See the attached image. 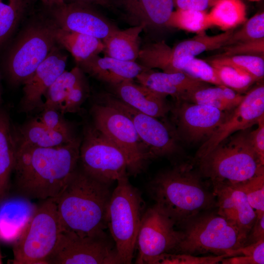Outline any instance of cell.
<instances>
[{
  "label": "cell",
  "instance_id": "27",
  "mask_svg": "<svg viewBox=\"0 0 264 264\" xmlns=\"http://www.w3.org/2000/svg\"><path fill=\"white\" fill-rule=\"evenodd\" d=\"M56 41L57 45L72 55L77 64L99 55L103 52L104 47L101 39L58 27Z\"/></svg>",
  "mask_w": 264,
  "mask_h": 264
},
{
  "label": "cell",
  "instance_id": "21",
  "mask_svg": "<svg viewBox=\"0 0 264 264\" xmlns=\"http://www.w3.org/2000/svg\"><path fill=\"white\" fill-rule=\"evenodd\" d=\"M84 73L112 86L133 80L147 69L137 62H128L99 55L77 64Z\"/></svg>",
  "mask_w": 264,
  "mask_h": 264
},
{
  "label": "cell",
  "instance_id": "8",
  "mask_svg": "<svg viewBox=\"0 0 264 264\" xmlns=\"http://www.w3.org/2000/svg\"><path fill=\"white\" fill-rule=\"evenodd\" d=\"M61 232L56 204L52 198L44 200L22 235L13 243L15 264H45Z\"/></svg>",
  "mask_w": 264,
  "mask_h": 264
},
{
  "label": "cell",
  "instance_id": "40",
  "mask_svg": "<svg viewBox=\"0 0 264 264\" xmlns=\"http://www.w3.org/2000/svg\"><path fill=\"white\" fill-rule=\"evenodd\" d=\"M183 72L206 83L222 85L215 68L210 63L195 57L188 59Z\"/></svg>",
  "mask_w": 264,
  "mask_h": 264
},
{
  "label": "cell",
  "instance_id": "9",
  "mask_svg": "<svg viewBox=\"0 0 264 264\" xmlns=\"http://www.w3.org/2000/svg\"><path fill=\"white\" fill-rule=\"evenodd\" d=\"M93 125L116 145L128 161V172L136 176L152 159L130 119L119 110L100 103L91 108Z\"/></svg>",
  "mask_w": 264,
  "mask_h": 264
},
{
  "label": "cell",
  "instance_id": "10",
  "mask_svg": "<svg viewBox=\"0 0 264 264\" xmlns=\"http://www.w3.org/2000/svg\"><path fill=\"white\" fill-rule=\"evenodd\" d=\"M79 161L86 173L105 183L111 184L128 175L125 154L93 125L84 128Z\"/></svg>",
  "mask_w": 264,
  "mask_h": 264
},
{
  "label": "cell",
  "instance_id": "17",
  "mask_svg": "<svg viewBox=\"0 0 264 264\" xmlns=\"http://www.w3.org/2000/svg\"><path fill=\"white\" fill-rule=\"evenodd\" d=\"M67 56L56 44L45 59L23 83L22 97L20 104L22 112L42 110L48 89L65 71Z\"/></svg>",
  "mask_w": 264,
  "mask_h": 264
},
{
  "label": "cell",
  "instance_id": "39",
  "mask_svg": "<svg viewBox=\"0 0 264 264\" xmlns=\"http://www.w3.org/2000/svg\"><path fill=\"white\" fill-rule=\"evenodd\" d=\"M228 256L226 254L198 257L184 253H165L155 258L151 264H215Z\"/></svg>",
  "mask_w": 264,
  "mask_h": 264
},
{
  "label": "cell",
  "instance_id": "16",
  "mask_svg": "<svg viewBox=\"0 0 264 264\" xmlns=\"http://www.w3.org/2000/svg\"><path fill=\"white\" fill-rule=\"evenodd\" d=\"M53 7V21L60 28L102 40L118 28L90 4L65 1Z\"/></svg>",
  "mask_w": 264,
  "mask_h": 264
},
{
  "label": "cell",
  "instance_id": "5",
  "mask_svg": "<svg viewBox=\"0 0 264 264\" xmlns=\"http://www.w3.org/2000/svg\"><path fill=\"white\" fill-rule=\"evenodd\" d=\"M176 253L226 254L246 244L248 234L218 213L205 211L183 225Z\"/></svg>",
  "mask_w": 264,
  "mask_h": 264
},
{
  "label": "cell",
  "instance_id": "23",
  "mask_svg": "<svg viewBox=\"0 0 264 264\" xmlns=\"http://www.w3.org/2000/svg\"><path fill=\"white\" fill-rule=\"evenodd\" d=\"M134 25L165 26L174 11L173 0H114Z\"/></svg>",
  "mask_w": 264,
  "mask_h": 264
},
{
  "label": "cell",
  "instance_id": "44",
  "mask_svg": "<svg viewBox=\"0 0 264 264\" xmlns=\"http://www.w3.org/2000/svg\"><path fill=\"white\" fill-rule=\"evenodd\" d=\"M258 127L249 132V137L252 147L261 162L264 164V117L258 123Z\"/></svg>",
  "mask_w": 264,
  "mask_h": 264
},
{
  "label": "cell",
  "instance_id": "29",
  "mask_svg": "<svg viewBox=\"0 0 264 264\" xmlns=\"http://www.w3.org/2000/svg\"><path fill=\"white\" fill-rule=\"evenodd\" d=\"M246 7L242 0H217L208 13L211 26L223 31L232 30L247 20Z\"/></svg>",
  "mask_w": 264,
  "mask_h": 264
},
{
  "label": "cell",
  "instance_id": "32",
  "mask_svg": "<svg viewBox=\"0 0 264 264\" xmlns=\"http://www.w3.org/2000/svg\"><path fill=\"white\" fill-rule=\"evenodd\" d=\"M165 26L198 34L211 25L206 11L177 8L173 11Z\"/></svg>",
  "mask_w": 264,
  "mask_h": 264
},
{
  "label": "cell",
  "instance_id": "13",
  "mask_svg": "<svg viewBox=\"0 0 264 264\" xmlns=\"http://www.w3.org/2000/svg\"><path fill=\"white\" fill-rule=\"evenodd\" d=\"M175 221L154 204L144 212L136 245L138 254L136 264H151L159 255L174 252L183 233L175 229Z\"/></svg>",
  "mask_w": 264,
  "mask_h": 264
},
{
  "label": "cell",
  "instance_id": "14",
  "mask_svg": "<svg viewBox=\"0 0 264 264\" xmlns=\"http://www.w3.org/2000/svg\"><path fill=\"white\" fill-rule=\"evenodd\" d=\"M171 111L178 140L191 144L207 140L228 113L185 101H176Z\"/></svg>",
  "mask_w": 264,
  "mask_h": 264
},
{
  "label": "cell",
  "instance_id": "15",
  "mask_svg": "<svg viewBox=\"0 0 264 264\" xmlns=\"http://www.w3.org/2000/svg\"><path fill=\"white\" fill-rule=\"evenodd\" d=\"M264 117V86H256L244 95L240 104L228 112L225 118L198 150L195 161L203 157L233 133L257 124Z\"/></svg>",
  "mask_w": 264,
  "mask_h": 264
},
{
  "label": "cell",
  "instance_id": "18",
  "mask_svg": "<svg viewBox=\"0 0 264 264\" xmlns=\"http://www.w3.org/2000/svg\"><path fill=\"white\" fill-rule=\"evenodd\" d=\"M135 79L138 83L164 96L170 95L176 101H184L207 84L182 72H157L149 69L142 71Z\"/></svg>",
  "mask_w": 264,
  "mask_h": 264
},
{
  "label": "cell",
  "instance_id": "4",
  "mask_svg": "<svg viewBox=\"0 0 264 264\" xmlns=\"http://www.w3.org/2000/svg\"><path fill=\"white\" fill-rule=\"evenodd\" d=\"M249 132L248 129L233 133L195 161L213 187L236 186L264 174V164L252 147Z\"/></svg>",
  "mask_w": 264,
  "mask_h": 264
},
{
  "label": "cell",
  "instance_id": "26",
  "mask_svg": "<svg viewBox=\"0 0 264 264\" xmlns=\"http://www.w3.org/2000/svg\"><path fill=\"white\" fill-rule=\"evenodd\" d=\"M144 29L142 25H133L112 31L102 40L105 56L124 61L136 62L140 50V34Z\"/></svg>",
  "mask_w": 264,
  "mask_h": 264
},
{
  "label": "cell",
  "instance_id": "46",
  "mask_svg": "<svg viewBox=\"0 0 264 264\" xmlns=\"http://www.w3.org/2000/svg\"><path fill=\"white\" fill-rule=\"evenodd\" d=\"M249 233L250 234L248 235L246 244L264 240V214L256 216Z\"/></svg>",
  "mask_w": 264,
  "mask_h": 264
},
{
  "label": "cell",
  "instance_id": "24",
  "mask_svg": "<svg viewBox=\"0 0 264 264\" xmlns=\"http://www.w3.org/2000/svg\"><path fill=\"white\" fill-rule=\"evenodd\" d=\"M17 145L38 148H50L63 145L74 140L75 134L50 129L36 118L19 127H13Z\"/></svg>",
  "mask_w": 264,
  "mask_h": 264
},
{
  "label": "cell",
  "instance_id": "22",
  "mask_svg": "<svg viewBox=\"0 0 264 264\" xmlns=\"http://www.w3.org/2000/svg\"><path fill=\"white\" fill-rule=\"evenodd\" d=\"M37 206L20 197L4 200L0 205V240L15 243L24 233Z\"/></svg>",
  "mask_w": 264,
  "mask_h": 264
},
{
  "label": "cell",
  "instance_id": "47",
  "mask_svg": "<svg viewBox=\"0 0 264 264\" xmlns=\"http://www.w3.org/2000/svg\"><path fill=\"white\" fill-rule=\"evenodd\" d=\"M89 4H98L101 6H106L110 5V0H73Z\"/></svg>",
  "mask_w": 264,
  "mask_h": 264
},
{
  "label": "cell",
  "instance_id": "28",
  "mask_svg": "<svg viewBox=\"0 0 264 264\" xmlns=\"http://www.w3.org/2000/svg\"><path fill=\"white\" fill-rule=\"evenodd\" d=\"M243 97L244 95L223 85H206L191 93L184 101L229 112L240 104Z\"/></svg>",
  "mask_w": 264,
  "mask_h": 264
},
{
  "label": "cell",
  "instance_id": "11",
  "mask_svg": "<svg viewBox=\"0 0 264 264\" xmlns=\"http://www.w3.org/2000/svg\"><path fill=\"white\" fill-rule=\"evenodd\" d=\"M114 243L107 235L80 236L61 231L45 264H120Z\"/></svg>",
  "mask_w": 264,
  "mask_h": 264
},
{
  "label": "cell",
  "instance_id": "36",
  "mask_svg": "<svg viewBox=\"0 0 264 264\" xmlns=\"http://www.w3.org/2000/svg\"><path fill=\"white\" fill-rule=\"evenodd\" d=\"M228 257L221 260L223 264H264V240L246 244L226 254Z\"/></svg>",
  "mask_w": 264,
  "mask_h": 264
},
{
  "label": "cell",
  "instance_id": "1",
  "mask_svg": "<svg viewBox=\"0 0 264 264\" xmlns=\"http://www.w3.org/2000/svg\"><path fill=\"white\" fill-rule=\"evenodd\" d=\"M81 139L38 148L16 144L12 174L15 196L29 200L56 197L78 167Z\"/></svg>",
  "mask_w": 264,
  "mask_h": 264
},
{
  "label": "cell",
  "instance_id": "7",
  "mask_svg": "<svg viewBox=\"0 0 264 264\" xmlns=\"http://www.w3.org/2000/svg\"><path fill=\"white\" fill-rule=\"evenodd\" d=\"M58 26L52 21L28 26L18 37L8 53L6 72L14 85L22 84L45 59L57 44Z\"/></svg>",
  "mask_w": 264,
  "mask_h": 264
},
{
  "label": "cell",
  "instance_id": "30",
  "mask_svg": "<svg viewBox=\"0 0 264 264\" xmlns=\"http://www.w3.org/2000/svg\"><path fill=\"white\" fill-rule=\"evenodd\" d=\"M233 31V29L230 30L213 36L208 35L204 32L198 33L172 47L173 54L178 57H196L205 51L222 47Z\"/></svg>",
  "mask_w": 264,
  "mask_h": 264
},
{
  "label": "cell",
  "instance_id": "43",
  "mask_svg": "<svg viewBox=\"0 0 264 264\" xmlns=\"http://www.w3.org/2000/svg\"><path fill=\"white\" fill-rule=\"evenodd\" d=\"M222 56L237 55H256L264 57V38L243 41L224 46Z\"/></svg>",
  "mask_w": 264,
  "mask_h": 264
},
{
  "label": "cell",
  "instance_id": "3",
  "mask_svg": "<svg viewBox=\"0 0 264 264\" xmlns=\"http://www.w3.org/2000/svg\"><path fill=\"white\" fill-rule=\"evenodd\" d=\"M195 161L180 162L159 172L148 190L155 204L175 222L183 225L199 214L217 207L216 197L203 182Z\"/></svg>",
  "mask_w": 264,
  "mask_h": 264
},
{
  "label": "cell",
  "instance_id": "35",
  "mask_svg": "<svg viewBox=\"0 0 264 264\" xmlns=\"http://www.w3.org/2000/svg\"><path fill=\"white\" fill-rule=\"evenodd\" d=\"M209 63L235 66L251 74L257 81L263 79L264 76V60L263 56L246 55H221L211 60Z\"/></svg>",
  "mask_w": 264,
  "mask_h": 264
},
{
  "label": "cell",
  "instance_id": "49",
  "mask_svg": "<svg viewBox=\"0 0 264 264\" xmlns=\"http://www.w3.org/2000/svg\"><path fill=\"white\" fill-rule=\"evenodd\" d=\"M1 86H0V104L1 103Z\"/></svg>",
  "mask_w": 264,
  "mask_h": 264
},
{
  "label": "cell",
  "instance_id": "37",
  "mask_svg": "<svg viewBox=\"0 0 264 264\" xmlns=\"http://www.w3.org/2000/svg\"><path fill=\"white\" fill-rule=\"evenodd\" d=\"M243 24V25L240 30L233 32L224 46L241 42L264 38L263 12L257 13Z\"/></svg>",
  "mask_w": 264,
  "mask_h": 264
},
{
  "label": "cell",
  "instance_id": "20",
  "mask_svg": "<svg viewBox=\"0 0 264 264\" xmlns=\"http://www.w3.org/2000/svg\"><path fill=\"white\" fill-rule=\"evenodd\" d=\"M114 95L132 108L155 118L164 117L172 107L165 96L133 80L112 86Z\"/></svg>",
  "mask_w": 264,
  "mask_h": 264
},
{
  "label": "cell",
  "instance_id": "12",
  "mask_svg": "<svg viewBox=\"0 0 264 264\" xmlns=\"http://www.w3.org/2000/svg\"><path fill=\"white\" fill-rule=\"evenodd\" d=\"M99 103L119 110L130 119L152 159L172 157L181 153L179 140L174 128L157 118L132 108L113 94L102 95Z\"/></svg>",
  "mask_w": 264,
  "mask_h": 264
},
{
  "label": "cell",
  "instance_id": "42",
  "mask_svg": "<svg viewBox=\"0 0 264 264\" xmlns=\"http://www.w3.org/2000/svg\"><path fill=\"white\" fill-rule=\"evenodd\" d=\"M88 86L85 77L73 87L60 112L64 115L77 111L88 97Z\"/></svg>",
  "mask_w": 264,
  "mask_h": 264
},
{
  "label": "cell",
  "instance_id": "19",
  "mask_svg": "<svg viewBox=\"0 0 264 264\" xmlns=\"http://www.w3.org/2000/svg\"><path fill=\"white\" fill-rule=\"evenodd\" d=\"M216 197L218 214L247 234L250 231L256 214L245 194L234 186L213 187Z\"/></svg>",
  "mask_w": 264,
  "mask_h": 264
},
{
  "label": "cell",
  "instance_id": "41",
  "mask_svg": "<svg viewBox=\"0 0 264 264\" xmlns=\"http://www.w3.org/2000/svg\"><path fill=\"white\" fill-rule=\"evenodd\" d=\"M45 127L59 132L74 134L72 125L65 119L64 114L52 108L42 110L40 116L36 118Z\"/></svg>",
  "mask_w": 264,
  "mask_h": 264
},
{
  "label": "cell",
  "instance_id": "45",
  "mask_svg": "<svg viewBox=\"0 0 264 264\" xmlns=\"http://www.w3.org/2000/svg\"><path fill=\"white\" fill-rule=\"evenodd\" d=\"M177 8L204 11L212 7L217 0H173Z\"/></svg>",
  "mask_w": 264,
  "mask_h": 264
},
{
  "label": "cell",
  "instance_id": "48",
  "mask_svg": "<svg viewBox=\"0 0 264 264\" xmlns=\"http://www.w3.org/2000/svg\"><path fill=\"white\" fill-rule=\"evenodd\" d=\"M42 2L44 4L53 7L54 6L60 4L64 1L65 0H38Z\"/></svg>",
  "mask_w": 264,
  "mask_h": 264
},
{
  "label": "cell",
  "instance_id": "33",
  "mask_svg": "<svg viewBox=\"0 0 264 264\" xmlns=\"http://www.w3.org/2000/svg\"><path fill=\"white\" fill-rule=\"evenodd\" d=\"M26 0H0V46L9 38L20 22Z\"/></svg>",
  "mask_w": 264,
  "mask_h": 264
},
{
  "label": "cell",
  "instance_id": "6",
  "mask_svg": "<svg viewBox=\"0 0 264 264\" xmlns=\"http://www.w3.org/2000/svg\"><path fill=\"white\" fill-rule=\"evenodd\" d=\"M117 182L110 198L107 225L122 264H130L133 257L144 203L139 191L129 182L128 175Z\"/></svg>",
  "mask_w": 264,
  "mask_h": 264
},
{
  "label": "cell",
  "instance_id": "50",
  "mask_svg": "<svg viewBox=\"0 0 264 264\" xmlns=\"http://www.w3.org/2000/svg\"><path fill=\"white\" fill-rule=\"evenodd\" d=\"M248 0L251 1H259L261 0Z\"/></svg>",
  "mask_w": 264,
  "mask_h": 264
},
{
  "label": "cell",
  "instance_id": "38",
  "mask_svg": "<svg viewBox=\"0 0 264 264\" xmlns=\"http://www.w3.org/2000/svg\"><path fill=\"white\" fill-rule=\"evenodd\" d=\"M242 191L256 212V216L264 214V174L256 176L234 186Z\"/></svg>",
  "mask_w": 264,
  "mask_h": 264
},
{
  "label": "cell",
  "instance_id": "2",
  "mask_svg": "<svg viewBox=\"0 0 264 264\" xmlns=\"http://www.w3.org/2000/svg\"><path fill=\"white\" fill-rule=\"evenodd\" d=\"M111 184L100 181L78 167L55 201L61 231L80 236L106 235Z\"/></svg>",
  "mask_w": 264,
  "mask_h": 264
},
{
  "label": "cell",
  "instance_id": "34",
  "mask_svg": "<svg viewBox=\"0 0 264 264\" xmlns=\"http://www.w3.org/2000/svg\"><path fill=\"white\" fill-rule=\"evenodd\" d=\"M216 69L222 85L241 93L246 91L257 80L251 74L235 66L211 64Z\"/></svg>",
  "mask_w": 264,
  "mask_h": 264
},
{
  "label": "cell",
  "instance_id": "31",
  "mask_svg": "<svg viewBox=\"0 0 264 264\" xmlns=\"http://www.w3.org/2000/svg\"><path fill=\"white\" fill-rule=\"evenodd\" d=\"M84 73L77 66L70 71L65 70L48 89L42 110L52 108L60 111L73 87L85 77Z\"/></svg>",
  "mask_w": 264,
  "mask_h": 264
},
{
  "label": "cell",
  "instance_id": "25",
  "mask_svg": "<svg viewBox=\"0 0 264 264\" xmlns=\"http://www.w3.org/2000/svg\"><path fill=\"white\" fill-rule=\"evenodd\" d=\"M16 152V143L9 115L5 109L0 108V201L10 190Z\"/></svg>",
  "mask_w": 264,
  "mask_h": 264
}]
</instances>
